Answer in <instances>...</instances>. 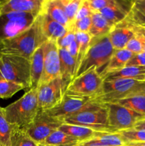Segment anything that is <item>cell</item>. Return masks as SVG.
<instances>
[{
  "mask_svg": "<svg viewBox=\"0 0 145 146\" xmlns=\"http://www.w3.org/2000/svg\"><path fill=\"white\" fill-rule=\"evenodd\" d=\"M46 41L41 31L38 17L33 25L24 32L0 41V54L18 56L30 60L34 51Z\"/></svg>",
  "mask_w": 145,
  "mask_h": 146,
  "instance_id": "6da1fadb",
  "label": "cell"
},
{
  "mask_svg": "<svg viewBox=\"0 0 145 146\" xmlns=\"http://www.w3.org/2000/svg\"><path fill=\"white\" fill-rule=\"evenodd\" d=\"M138 96H145V82L128 78L104 80L99 94L92 100L100 104H112Z\"/></svg>",
  "mask_w": 145,
  "mask_h": 146,
  "instance_id": "7a4b0ae2",
  "label": "cell"
},
{
  "mask_svg": "<svg viewBox=\"0 0 145 146\" xmlns=\"http://www.w3.org/2000/svg\"><path fill=\"white\" fill-rule=\"evenodd\" d=\"M38 111L37 88L26 91L19 99L4 108L5 116L9 123L24 131H26L32 123Z\"/></svg>",
  "mask_w": 145,
  "mask_h": 146,
  "instance_id": "3957f363",
  "label": "cell"
},
{
  "mask_svg": "<svg viewBox=\"0 0 145 146\" xmlns=\"http://www.w3.org/2000/svg\"><path fill=\"white\" fill-rule=\"evenodd\" d=\"M115 51L108 34L92 38L89 48L78 66L73 79L92 68L96 69L100 74Z\"/></svg>",
  "mask_w": 145,
  "mask_h": 146,
  "instance_id": "277c9868",
  "label": "cell"
},
{
  "mask_svg": "<svg viewBox=\"0 0 145 146\" xmlns=\"http://www.w3.org/2000/svg\"><path fill=\"white\" fill-rule=\"evenodd\" d=\"M63 122V123L86 127L95 132L115 133L109 125L107 109L105 104L95 101L90 107L65 118Z\"/></svg>",
  "mask_w": 145,
  "mask_h": 146,
  "instance_id": "5b68a950",
  "label": "cell"
},
{
  "mask_svg": "<svg viewBox=\"0 0 145 146\" xmlns=\"http://www.w3.org/2000/svg\"><path fill=\"white\" fill-rule=\"evenodd\" d=\"M0 74L5 80L22 86L26 91L31 88L30 60L0 54Z\"/></svg>",
  "mask_w": 145,
  "mask_h": 146,
  "instance_id": "8992f818",
  "label": "cell"
},
{
  "mask_svg": "<svg viewBox=\"0 0 145 146\" xmlns=\"http://www.w3.org/2000/svg\"><path fill=\"white\" fill-rule=\"evenodd\" d=\"M103 82V77L96 69L92 68L72 79L67 88L65 95L92 99L99 94Z\"/></svg>",
  "mask_w": 145,
  "mask_h": 146,
  "instance_id": "52a82bcc",
  "label": "cell"
},
{
  "mask_svg": "<svg viewBox=\"0 0 145 146\" xmlns=\"http://www.w3.org/2000/svg\"><path fill=\"white\" fill-rule=\"evenodd\" d=\"M39 14L22 12L0 14V41L12 38L28 29Z\"/></svg>",
  "mask_w": 145,
  "mask_h": 146,
  "instance_id": "ba28073f",
  "label": "cell"
},
{
  "mask_svg": "<svg viewBox=\"0 0 145 146\" xmlns=\"http://www.w3.org/2000/svg\"><path fill=\"white\" fill-rule=\"evenodd\" d=\"M108 113V123L114 132L134 128L135 124L145 116L137 113L117 103L105 104Z\"/></svg>",
  "mask_w": 145,
  "mask_h": 146,
  "instance_id": "9c48e42d",
  "label": "cell"
},
{
  "mask_svg": "<svg viewBox=\"0 0 145 146\" xmlns=\"http://www.w3.org/2000/svg\"><path fill=\"white\" fill-rule=\"evenodd\" d=\"M67 88L61 77L38 86L37 99L39 110L48 111L58 105L65 96Z\"/></svg>",
  "mask_w": 145,
  "mask_h": 146,
  "instance_id": "30bf717a",
  "label": "cell"
},
{
  "mask_svg": "<svg viewBox=\"0 0 145 146\" xmlns=\"http://www.w3.org/2000/svg\"><path fill=\"white\" fill-rule=\"evenodd\" d=\"M63 124L62 121L48 115L45 111L39 110L32 123L26 131L34 141L41 145L50 135L59 129Z\"/></svg>",
  "mask_w": 145,
  "mask_h": 146,
  "instance_id": "8fae6325",
  "label": "cell"
},
{
  "mask_svg": "<svg viewBox=\"0 0 145 146\" xmlns=\"http://www.w3.org/2000/svg\"><path fill=\"white\" fill-rule=\"evenodd\" d=\"M93 104L94 101L90 98H75L65 95L58 105L45 111V112L48 115L63 121L68 117L87 109Z\"/></svg>",
  "mask_w": 145,
  "mask_h": 146,
  "instance_id": "7c38bea8",
  "label": "cell"
},
{
  "mask_svg": "<svg viewBox=\"0 0 145 146\" xmlns=\"http://www.w3.org/2000/svg\"><path fill=\"white\" fill-rule=\"evenodd\" d=\"M58 77H60V58L58 46L55 41H47L44 44V68L38 86Z\"/></svg>",
  "mask_w": 145,
  "mask_h": 146,
  "instance_id": "4fadbf2b",
  "label": "cell"
},
{
  "mask_svg": "<svg viewBox=\"0 0 145 146\" xmlns=\"http://www.w3.org/2000/svg\"><path fill=\"white\" fill-rule=\"evenodd\" d=\"M134 1L111 0L110 4L99 11L112 27L123 21L127 17Z\"/></svg>",
  "mask_w": 145,
  "mask_h": 146,
  "instance_id": "5bb4252c",
  "label": "cell"
},
{
  "mask_svg": "<svg viewBox=\"0 0 145 146\" xmlns=\"http://www.w3.org/2000/svg\"><path fill=\"white\" fill-rule=\"evenodd\" d=\"M44 0H4L0 7V14L9 12L39 14Z\"/></svg>",
  "mask_w": 145,
  "mask_h": 146,
  "instance_id": "9a60e30c",
  "label": "cell"
},
{
  "mask_svg": "<svg viewBox=\"0 0 145 146\" xmlns=\"http://www.w3.org/2000/svg\"><path fill=\"white\" fill-rule=\"evenodd\" d=\"M134 36L132 27L125 20L113 26L108 34L109 41L115 50L126 48L127 43Z\"/></svg>",
  "mask_w": 145,
  "mask_h": 146,
  "instance_id": "2e32d148",
  "label": "cell"
},
{
  "mask_svg": "<svg viewBox=\"0 0 145 146\" xmlns=\"http://www.w3.org/2000/svg\"><path fill=\"white\" fill-rule=\"evenodd\" d=\"M38 19H39L41 31L47 41H53L56 42L57 40L59 39L68 31L65 27L57 21H54L44 13H40Z\"/></svg>",
  "mask_w": 145,
  "mask_h": 146,
  "instance_id": "e0dca14e",
  "label": "cell"
},
{
  "mask_svg": "<svg viewBox=\"0 0 145 146\" xmlns=\"http://www.w3.org/2000/svg\"><path fill=\"white\" fill-rule=\"evenodd\" d=\"M60 58V77L68 86L75 74L76 61L65 48H58Z\"/></svg>",
  "mask_w": 145,
  "mask_h": 146,
  "instance_id": "ac0fdd59",
  "label": "cell"
},
{
  "mask_svg": "<svg viewBox=\"0 0 145 146\" xmlns=\"http://www.w3.org/2000/svg\"><path fill=\"white\" fill-rule=\"evenodd\" d=\"M41 12L47 14L54 21L65 27L67 30H69V22L61 0H44Z\"/></svg>",
  "mask_w": 145,
  "mask_h": 146,
  "instance_id": "d6986e66",
  "label": "cell"
},
{
  "mask_svg": "<svg viewBox=\"0 0 145 146\" xmlns=\"http://www.w3.org/2000/svg\"><path fill=\"white\" fill-rule=\"evenodd\" d=\"M134 55V54L133 53L126 48L115 50L113 55L108 62L107 65L101 73L100 75L104 78V76L107 74L120 71L121 69L127 66L128 62L130 61Z\"/></svg>",
  "mask_w": 145,
  "mask_h": 146,
  "instance_id": "ffe728a7",
  "label": "cell"
},
{
  "mask_svg": "<svg viewBox=\"0 0 145 146\" xmlns=\"http://www.w3.org/2000/svg\"><path fill=\"white\" fill-rule=\"evenodd\" d=\"M30 63L31 88H37L44 68V44L34 51L30 58Z\"/></svg>",
  "mask_w": 145,
  "mask_h": 146,
  "instance_id": "44dd1931",
  "label": "cell"
},
{
  "mask_svg": "<svg viewBox=\"0 0 145 146\" xmlns=\"http://www.w3.org/2000/svg\"><path fill=\"white\" fill-rule=\"evenodd\" d=\"M115 78H128L145 82V66H129L125 67L120 71L110 73L104 76V80Z\"/></svg>",
  "mask_w": 145,
  "mask_h": 146,
  "instance_id": "7402d4cb",
  "label": "cell"
},
{
  "mask_svg": "<svg viewBox=\"0 0 145 146\" xmlns=\"http://www.w3.org/2000/svg\"><path fill=\"white\" fill-rule=\"evenodd\" d=\"M58 130L73 137L79 141L80 143L90 141L93 138L96 133L93 130L86 127L66 123L63 124Z\"/></svg>",
  "mask_w": 145,
  "mask_h": 146,
  "instance_id": "603a6c76",
  "label": "cell"
},
{
  "mask_svg": "<svg viewBox=\"0 0 145 146\" xmlns=\"http://www.w3.org/2000/svg\"><path fill=\"white\" fill-rule=\"evenodd\" d=\"M125 21L132 25L145 28V0L134 1Z\"/></svg>",
  "mask_w": 145,
  "mask_h": 146,
  "instance_id": "cb8c5ba5",
  "label": "cell"
},
{
  "mask_svg": "<svg viewBox=\"0 0 145 146\" xmlns=\"http://www.w3.org/2000/svg\"><path fill=\"white\" fill-rule=\"evenodd\" d=\"M92 24L89 31V34L92 38L107 35L112 28L106 19L100 12H95L91 16Z\"/></svg>",
  "mask_w": 145,
  "mask_h": 146,
  "instance_id": "d4e9b609",
  "label": "cell"
},
{
  "mask_svg": "<svg viewBox=\"0 0 145 146\" xmlns=\"http://www.w3.org/2000/svg\"><path fill=\"white\" fill-rule=\"evenodd\" d=\"M87 142L103 146H123L125 145L122 136L118 132H96L94 138Z\"/></svg>",
  "mask_w": 145,
  "mask_h": 146,
  "instance_id": "484cf974",
  "label": "cell"
},
{
  "mask_svg": "<svg viewBox=\"0 0 145 146\" xmlns=\"http://www.w3.org/2000/svg\"><path fill=\"white\" fill-rule=\"evenodd\" d=\"M80 142L73 137L57 130L50 135L42 144L44 146H78Z\"/></svg>",
  "mask_w": 145,
  "mask_h": 146,
  "instance_id": "4316f807",
  "label": "cell"
},
{
  "mask_svg": "<svg viewBox=\"0 0 145 146\" xmlns=\"http://www.w3.org/2000/svg\"><path fill=\"white\" fill-rule=\"evenodd\" d=\"M11 146H39L28 135L27 132L18 127L11 125Z\"/></svg>",
  "mask_w": 145,
  "mask_h": 146,
  "instance_id": "83f0119b",
  "label": "cell"
},
{
  "mask_svg": "<svg viewBox=\"0 0 145 146\" xmlns=\"http://www.w3.org/2000/svg\"><path fill=\"white\" fill-rule=\"evenodd\" d=\"M91 39H92V36L90 35L89 33H84V32L75 33V41H76L77 44H78V56H77V59H76L75 72H76L79 65L80 64L82 58H83L84 56H85L88 48H89L90 43Z\"/></svg>",
  "mask_w": 145,
  "mask_h": 146,
  "instance_id": "f1b7e54d",
  "label": "cell"
},
{
  "mask_svg": "<svg viewBox=\"0 0 145 146\" xmlns=\"http://www.w3.org/2000/svg\"><path fill=\"white\" fill-rule=\"evenodd\" d=\"M116 103L145 116V96H138L127 99L121 100Z\"/></svg>",
  "mask_w": 145,
  "mask_h": 146,
  "instance_id": "f546056e",
  "label": "cell"
},
{
  "mask_svg": "<svg viewBox=\"0 0 145 146\" xmlns=\"http://www.w3.org/2000/svg\"><path fill=\"white\" fill-rule=\"evenodd\" d=\"M24 89L22 86L5 80L0 74V99L11 98L14 94Z\"/></svg>",
  "mask_w": 145,
  "mask_h": 146,
  "instance_id": "4dcf8cb0",
  "label": "cell"
},
{
  "mask_svg": "<svg viewBox=\"0 0 145 146\" xmlns=\"http://www.w3.org/2000/svg\"><path fill=\"white\" fill-rule=\"evenodd\" d=\"M81 2L82 0H61V3L69 22V30H72V24L75 21V17Z\"/></svg>",
  "mask_w": 145,
  "mask_h": 146,
  "instance_id": "1f68e13d",
  "label": "cell"
},
{
  "mask_svg": "<svg viewBox=\"0 0 145 146\" xmlns=\"http://www.w3.org/2000/svg\"><path fill=\"white\" fill-rule=\"evenodd\" d=\"M11 125L7 121L4 113V108L0 106V145L11 146Z\"/></svg>",
  "mask_w": 145,
  "mask_h": 146,
  "instance_id": "d6a6232c",
  "label": "cell"
},
{
  "mask_svg": "<svg viewBox=\"0 0 145 146\" xmlns=\"http://www.w3.org/2000/svg\"><path fill=\"white\" fill-rule=\"evenodd\" d=\"M118 133H119L125 144L133 143H145L144 129L132 128Z\"/></svg>",
  "mask_w": 145,
  "mask_h": 146,
  "instance_id": "836d02e7",
  "label": "cell"
},
{
  "mask_svg": "<svg viewBox=\"0 0 145 146\" xmlns=\"http://www.w3.org/2000/svg\"><path fill=\"white\" fill-rule=\"evenodd\" d=\"M92 24V18L91 17H85L75 21L72 27V31L74 32H84L88 33L90 29Z\"/></svg>",
  "mask_w": 145,
  "mask_h": 146,
  "instance_id": "e575fe53",
  "label": "cell"
},
{
  "mask_svg": "<svg viewBox=\"0 0 145 146\" xmlns=\"http://www.w3.org/2000/svg\"><path fill=\"white\" fill-rule=\"evenodd\" d=\"M126 49L129 50L134 54H137L144 51V45L142 40L134 35L127 43L126 46Z\"/></svg>",
  "mask_w": 145,
  "mask_h": 146,
  "instance_id": "d590c367",
  "label": "cell"
},
{
  "mask_svg": "<svg viewBox=\"0 0 145 146\" xmlns=\"http://www.w3.org/2000/svg\"><path fill=\"white\" fill-rule=\"evenodd\" d=\"M75 40V32L72 30H68L66 33L62 37L57 40L56 44L58 48L66 49Z\"/></svg>",
  "mask_w": 145,
  "mask_h": 146,
  "instance_id": "8d00e7d4",
  "label": "cell"
},
{
  "mask_svg": "<svg viewBox=\"0 0 145 146\" xmlns=\"http://www.w3.org/2000/svg\"><path fill=\"white\" fill-rule=\"evenodd\" d=\"M93 13L94 12L92 11V9L90 8L88 0H82L78 12H77L75 21L85 18V17H91Z\"/></svg>",
  "mask_w": 145,
  "mask_h": 146,
  "instance_id": "74e56055",
  "label": "cell"
},
{
  "mask_svg": "<svg viewBox=\"0 0 145 146\" xmlns=\"http://www.w3.org/2000/svg\"><path fill=\"white\" fill-rule=\"evenodd\" d=\"M90 8L94 13L99 12L101 9L109 5L111 0H88Z\"/></svg>",
  "mask_w": 145,
  "mask_h": 146,
  "instance_id": "f35d334b",
  "label": "cell"
},
{
  "mask_svg": "<svg viewBox=\"0 0 145 146\" xmlns=\"http://www.w3.org/2000/svg\"><path fill=\"white\" fill-rule=\"evenodd\" d=\"M145 66V52L143 51L139 54H134L130 59V61L128 62L127 66Z\"/></svg>",
  "mask_w": 145,
  "mask_h": 146,
  "instance_id": "ab89813d",
  "label": "cell"
},
{
  "mask_svg": "<svg viewBox=\"0 0 145 146\" xmlns=\"http://www.w3.org/2000/svg\"><path fill=\"white\" fill-rule=\"evenodd\" d=\"M128 24H129V23H128ZM130 25L131 27H132V30H133L134 35L137 36L142 40L144 45V52H145V28L136 27V26L132 25V24H130Z\"/></svg>",
  "mask_w": 145,
  "mask_h": 146,
  "instance_id": "60d3db41",
  "label": "cell"
},
{
  "mask_svg": "<svg viewBox=\"0 0 145 146\" xmlns=\"http://www.w3.org/2000/svg\"><path fill=\"white\" fill-rule=\"evenodd\" d=\"M67 51H68L70 54H71V56L76 61L77 56H78V44H77L76 41H74L68 48H66Z\"/></svg>",
  "mask_w": 145,
  "mask_h": 146,
  "instance_id": "b9f144b4",
  "label": "cell"
},
{
  "mask_svg": "<svg viewBox=\"0 0 145 146\" xmlns=\"http://www.w3.org/2000/svg\"><path fill=\"white\" fill-rule=\"evenodd\" d=\"M134 128L135 129H144L145 130V118L141 120L135 124Z\"/></svg>",
  "mask_w": 145,
  "mask_h": 146,
  "instance_id": "7bdbcfd3",
  "label": "cell"
},
{
  "mask_svg": "<svg viewBox=\"0 0 145 146\" xmlns=\"http://www.w3.org/2000/svg\"><path fill=\"white\" fill-rule=\"evenodd\" d=\"M78 146H103V145H96V144H92V143H90L85 141V142L80 143Z\"/></svg>",
  "mask_w": 145,
  "mask_h": 146,
  "instance_id": "ee69618b",
  "label": "cell"
},
{
  "mask_svg": "<svg viewBox=\"0 0 145 146\" xmlns=\"http://www.w3.org/2000/svg\"><path fill=\"white\" fill-rule=\"evenodd\" d=\"M134 146H145V143H129Z\"/></svg>",
  "mask_w": 145,
  "mask_h": 146,
  "instance_id": "f6af8a7d",
  "label": "cell"
},
{
  "mask_svg": "<svg viewBox=\"0 0 145 146\" xmlns=\"http://www.w3.org/2000/svg\"><path fill=\"white\" fill-rule=\"evenodd\" d=\"M123 146H134V145H132V144H129V143H127V144H125V145H124Z\"/></svg>",
  "mask_w": 145,
  "mask_h": 146,
  "instance_id": "bcb514c9",
  "label": "cell"
},
{
  "mask_svg": "<svg viewBox=\"0 0 145 146\" xmlns=\"http://www.w3.org/2000/svg\"><path fill=\"white\" fill-rule=\"evenodd\" d=\"M1 2H2V1H1V0H0V7H1Z\"/></svg>",
  "mask_w": 145,
  "mask_h": 146,
  "instance_id": "7dc6e473",
  "label": "cell"
},
{
  "mask_svg": "<svg viewBox=\"0 0 145 146\" xmlns=\"http://www.w3.org/2000/svg\"><path fill=\"white\" fill-rule=\"evenodd\" d=\"M39 146H44V145H39Z\"/></svg>",
  "mask_w": 145,
  "mask_h": 146,
  "instance_id": "c3c4849f",
  "label": "cell"
},
{
  "mask_svg": "<svg viewBox=\"0 0 145 146\" xmlns=\"http://www.w3.org/2000/svg\"><path fill=\"white\" fill-rule=\"evenodd\" d=\"M0 146H1V145H0Z\"/></svg>",
  "mask_w": 145,
  "mask_h": 146,
  "instance_id": "681fc988",
  "label": "cell"
}]
</instances>
